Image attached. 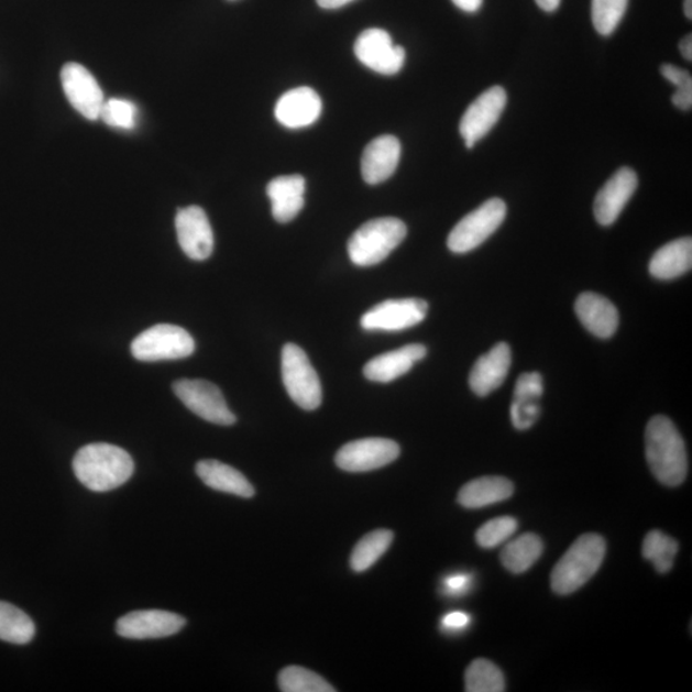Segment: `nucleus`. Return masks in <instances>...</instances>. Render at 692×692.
I'll return each instance as SVG.
<instances>
[{
    "mask_svg": "<svg viewBox=\"0 0 692 692\" xmlns=\"http://www.w3.org/2000/svg\"><path fill=\"white\" fill-rule=\"evenodd\" d=\"M75 476L95 493H108L127 484L134 473L131 455L120 447L95 442L76 453L73 462Z\"/></svg>",
    "mask_w": 692,
    "mask_h": 692,
    "instance_id": "obj_1",
    "label": "nucleus"
},
{
    "mask_svg": "<svg viewBox=\"0 0 692 692\" xmlns=\"http://www.w3.org/2000/svg\"><path fill=\"white\" fill-rule=\"evenodd\" d=\"M645 453L652 474L666 486H680L688 476L685 441L664 416L652 417L645 432Z\"/></svg>",
    "mask_w": 692,
    "mask_h": 692,
    "instance_id": "obj_2",
    "label": "nucleus"
},
{
    "mask_svg": "<svg viewBox=\"0 0 692 692\" xmlns=\"http://www.w3.org/2000/svg\"><path fill=\"white\" fill-rule=\"evenodd\" d=\"M605 540L597 534H585L565 551L551 572V589L558 595H570L594 576L604 561Z\"/></svg>",
    "mask_w": 692,
    "mask_h": 692,
    "instance_id": "obj_3",
    "label": "nucleus"
},
{
    "mask_svg": "<svg viewBox=\"0 0 692 692\" xmlns=\"http://www.w3.org/2000/svg\"><path fill=\"white\" fill-rule=\"evenodd\" d=\"M407 237V227L399 219L384 217L362 224L349 239V259L355 266H375L402 244Z\"/></svg>",
    "mask_w": 692,
    "mask_h": 692,
    "instance_id": "obj_4",
    "label": "nucleus"
},
{
    "mask_svg": "<svg viewBox=\"0 0 692 692\" xmlns=\"http://www.w3.org/2000/svg\"><path fill=\"white\" fill-rule=\"evenodd\" d=\"M283 381L287 394L301 409L315 410L322 403V386L305 350L286 344L282 354Z\"/></svg>",
    "mask_w": 692,
    "mask_h": 692,
    "instance_id": "obj_5",
    "label": "nucleus"
},
{
    "mask_svg": "<svg viewBox=\"0 0 692 692\" xmlns=\"http://www.w3.org/2000/svg\"><path fill=\"white\" fill-rule=\"evenodd\" d=\"M196 350V341L180 326L155 325L140 333L131 343V353L138 361L158 362L183 360Z\"/></svg>",
    "mask_w": 692,
    "mask_h": 692,
    "instance_id": "obj_6",
    "label": "nucleus"
},
{
    "mask_svg": "<svg viewBox=\"0 0 692 692\" xmlns=\"http://www.w3.org/2000/svg\"><path fill=\"white\" fill-rule=\"evenodd\" d=\"M505 216H507V206L504 201L499 198L488 199L455 224L449 233L448 248L457 254L473 251L501 228Z\"/></svg>",
    "mask_w": 692,
    "mask_h": 692,
    "instance_id": "obj_7",
    "label": "nucleus"
},
{
    "mask_svg": "<svg viewBox=\"0 0 692 692\" xmlns=\"http://www.w3.org/2000/svg\"><path fill=\"white\" fill-rule=\"evenodd\" d=\"M184 406L205 421L220 426L237 422L220 388L205 380H178L173 386Z\"/></svg>",
    "mask_w": 692,
    "mask_h": 692,
    "instance_id": "obj_8",
    "label": "nucleus"
},
{
    "mask_svg": "<svg viewBox=\"0 0 692 692\" xmlns=\"http://www.w3.org/2000/svg\"><path fill=\"white\" fill-rule=\"evenodd\" d=\"M354 53L365 67L386 76L400 73L406 62V51L394 45L391 34L383 29L363 31L356 39Z\"/></svg>",
    "mask_w": 692,
    "mask_h": 692,
    "instance_id": "obj_9",
    "label": "nucleus"
},
{
    "mask_svg": "<svg viewBox=\"0 0 692 692\" xmlns=\"http://www.w3.org/2000/svg\"><path fill=\"white\" fill-rule=\"evenodd\" d=\"M400 447L391 439L369 438L348 442L336 457L340 470L370 472L398 460Z\"/></svg>",
    "mask_w": 692,
    "mask_h": 692,
    "instance_id": "obj_10",
    "label": "nucleus"
},
{
    "mask_svg": "<svg viewBox=\"0 0 692 692\" xmlns=\"http://www.w3.org/2000/svg\"><path fill=\"white\" fill-rule=\"evenodd\" d=\"M427 310L429 305L422 299L385 300L363 315L361 326L367 331H402L421 323Z\"/></svg>",
    "mask_w": 692,
    "mask_h": 692,
    "instance_id": "obj_11",
    "label": "nucleus"
},
{
    "mask_svg": "<svg viewBox=\"0 0 692 692\" xmlns=\"http://www.w3.org/2000/svg\"><path fill=\"white\" fill-rule=\"evenodd\" d=\"M186 619L167 611H136L124 614L116 624V633L123 639L152 640L165 639L182 631Z\"/></svg>",
    "mask_w": 692,
    "mask_h": 692,
    "instance_id": "obj_12",
    "label": "nucleus"
},
{
    "mask_svg": "<svg viewBox=\"0 0 692 692\" xmlns=\"http://www.w3.org/2000/svg\"><path fill=\"white\" fill-rule=\"evenodd\" d=\"M507 91L502 87H493L482 92L466 108L460 123V132L469 150H472L479 140L485 138L499 121L507 106Z\"/></svg>",
    "mask_w": 692,
    "mask_h": 692,
    "instance_id": "obj_13",
    "label": "nucleus"
},
{
    "mask_svg": "<svg viewBox=\"0 0 692 692\" xmlns=\"http://www.w3.org/2000/svg\"><path fill=\"white\" fill-rule=\"evenodd\" d=\"M62 87L68 102L85 119L96 121L105 103V95L96 77L79 64H67L61 72Z\"/></svg>",
    "mask_w": 692,
    "mask_h": 692,
    "instance_id": "obj_14",
    "label": "nucleus"
},
{
    "mask_svg": "<svg viewBox=\"0 0 692 692\" xmlns=\"http://www.w3.org/2000/svg\"><path fill=\"white\" fill-rule=\"evenodd\" d=\"M176 232L183 252L194 261H206L213 253L215 238L204 208L190 206L178 209Z\"/></svg>",
    "mask_w": 692,
    "mask_h": 692,
    "instance_id": "obj_15",
    "label": "nucleus"
},
{
    "mask_svg": "<svg viewBox=\"0 0 692 692\" xmlns=\"http://www.w3.org/2000/svg\"><path fill=\"white\" fill-rule=\"evenodd\" d=\"M639 180L633 168L622 167L603 186L594 201V216L602 227L618 220L628 200L633 198Z\"/></svg>",
    "mask_w": 692,
    "mask_h": 692,
    "instance_id": "obj_16",
    "label": "nucleus"
},
{
    "mask_svg": "<svg viewBox=\"0 0 692 692\" xmlns=\"http://www.w3.org/2000/svg\"><path fill=\"white\" fill-rule=\"evenodd\" d=\"M322 112V100L314 89L300 87L278 99L275 116L287 129H301L314 124Z\"/></svg>",
    "mask_w": 692,
    "mask_h": 692,
    "instance_id": "obj_17",
    "label": "nucleus"
},
{
    "mask_svg": "<svg viewBox=\"0 0 692 692\" xmlns=\"http://www.w3.org/2000/svg\"><path fill=\"white\" fill-rule=\"evenodd\" d=\"M402 145L393 135L373 139L365 146L362 155L363 180L370 185H377L391 178L398 168Z\"/></svg>",
    "mask_w": 692,
    "mask_h": 692,
    "instance_id": "obj_18",
    "label": "nucleus"
},
{
    "mask_svg": "<svg viewBox=\"0 0 692 692\" xmlns=\"http://www.w3.org/2000/svg\"><path fill=\"white\" fill-rule=\"evenodd\" d=\"M512 352L508 344H496L474 363L470 373L471 391L484 398L496 391L508 376Z\"/></svg>",
    "mask_w": 692,
    "mask_h": 692,
    "instance_id": "obj_19",
    "label": "nucleus"
},
{
    "mask_svg": "<svg viewBox=\"0 0 692 692\" xmlns=\"http://www.w3.org/2000/svg\"><path fill=\"white\" fill-rule=\"evenodd\" d=\"M574 310L583 328L593 336L608 339L616 333L619 325V315L616 306L609 299L595 293H583L574 305Z\"/></svg>",
    "mask_w": 692,
    "mask_h": 692,
    "instance_id": "obj_20",
    "label": "nucleus"
},
{
    "mask_svg": "<svg viewBox=\"0 0 692 692\" xmlns=\"http://www.w3.org/2000/svg\"><path fill=\"white\" fill-rule=\"evenodd\" d=\"M427 349L421 344H410L373 358L364 365L363 373L373 383H392L406 375L415 363L422 361Z\"/></svg>",
    "mask_w": 692,
    "mask_h": 692,
    "instance_id": "obj_21",
    "label": "nucleus"
},
{
    "mask_svg": "<svg viewBox=\"0 0 692 692\" xmlns=\"http://www.w3.org/2000/svg\"><path fill=\"white\" fill-rule=\"evenodd\" d=\"M272 216L279 223L290 222L305 208L306 180L300 175L278 176L267 185Z\"/></svg>",
    "mask_w": 692,
    "mask_h": 692,
    "instance_id": "obj_22",
    "label": "nucleus"
},
{
    "mask_svg": "<svg viewBox=\"0 0 692 692\" xmlns=\"http://www.w3.org/2000/svg\"><path fill=\"white\" fill-rule=\"evenodd\" d=\"M543 383L540 373L527 372L516 383L515 399L510 407L513 426L519 431L531 429L540 417Z\"/></svg>",
    "mask_w": 692,
    "mask_h": 692,
    "instance_id": "obj_23",
    "label": "nucleus"
},
{
    "mask_svg": "<svg viewBox=\"0 0 692 692\" xmlns=\"http://www.w3.org/2000/svg\"><path fill=\"white\" fill-rule=\"evenodd\" d=\"M196 472L208 487L217 492L245 497V499L255 495L251 482L243 473L229 464L215 460L200 461L196 465Z\"/></svg>",
    "mask_w": 692,
    "mask_h": 692,
    "instance_id": "obj_24",
    "label": "nucleus"
},
{
    "mask_svg": "<svg viewBox=\"0 0 692 692\" xmlns=\"http://www.w3.org/2000/svg\"><path fill=\"white\" fill-rule=\"evenodd\" d=\"M515 493L512 481L501 476H486L470 481L460 494L458 503L466 509H479L504 501Z\"/></svg>",
    "mask_w": 692,
    "mask_h": 692,
    "instance_id": "obj_25",
    "label": "nucleus"
},
{
    "mask_svg": "<svg viewBox=\"0 0 692 692\" xmlns=\"http://www.w3.org/2000/svg\"><path fill=\"white\" fill-rule=\"evenodd\" d=\"M692 267V240L682 238L671 241L652 255L649 271L658 279H673L686 274Z\"/></svg>",
    "mask_w": 692,
    "mask_h": 692,
    "instance_id": "obj_26",
    "label": "nucleus"
},
{
    "mask_svg": "<svg viewBox=\"0 0 692 692\" xmlns=\"http://www.w3.org/2000/svg\"><path fill=\"white\" fill-rule=\"evenodd\" d=\"M542 550L543 543L540 536L527 532L518 536L503 548L501 561L509 572L525 573L539 561Z\"/></svg>",
    "mask_w": 692,
    "mask_h": 692,
    "instance_id": "obj_27",
    "label": "nucleus"
},
{
    "mask_svg": "<svg viewBox=\"0 0 692 692\" xmlns=\"http://www.w3.org/2000/svg\"><path fill=\"white\" fill-rule=\"evenodd\" d=\"M36 633L34 620L18 606L0 602V640L26 645L33 641Z\"/></svg>",
    "mask_w": 692,
    "mask_h": 692,
    "instance_id": "obj_28",
    "label": "nucleus"
},
{
    "mask_svg": "<svg viewBox=\"0 0 692 692\" xmlns=\"http://www.w3.org/2000/svg\"><path fill=\"white\" fill-rule=\"evenodd\" d=\"M393 540L394 534L388 530H376L365 535L358 541L350 556L352 570L361 573L371 569L391 548Z\"/></svg>",
    "mask_w": 692,
    "mask_h": 692,
    "instance_id": "obj_29",
    "label": "nucleus"
},
{
    "mask_svg": "<svg viewBox=\"0 0 692 692\" xmlns=\"http://www.w3.org/2000/svg\"><path fill=\"white\" fill-rule=\"evenodd\" d=\"M679 553V542L662 531H650L645 536L642 557L650 561L659 573L672 570L675 556Z\"/></svg>",
    "mask_w": 692,
    "mask_h": 692,
    "instance_id": "obj_30",
    "label": "nucleus"
},
{
    "mask_svg": "<svg viewBox=\"0 0 692 692\" xmlns=\"http://www.w3.org/2000/svg\"><path fill=\"white\" fill-rule=\"evenodd\" d=\"M465 691L502 692L505 691L504 674L501 668L487 659H476L466 668Z\"/></svg>",
    "mask_w": 692,
    "mask_h": 692,
    "instance_id": "obj_31",
    "label": "nucleus"
},
{
    "mask_svg": "<svg viewBox=\"0 0 692 692\" xmlns=\"http://www.w3.org/2000/svg\"><path fill=\"white\" fill-rule=\"evenodd\" d=\"M278 686L284 692H336L320 674L307 668L290 666L278 674Z\"/></svg>",
    "mask_w": 692,
    "mask_h": 692,
    "instance_id": "obj_32",
    "label": "nucleus"
},
{
    "mask_svg": "<svg viewBox=\"0 0 692 692\" xmlns=\"http://www.w3.org/2000/svg\"><path fill=\"white\" fill-rule=\"evenodd\" d=\"M628 0H593L591 18L594 28L603 36L616 31L627 10Z\"/></svg>",
    "mask_w": 692,
    "mask_h": 692,
    "instance_id": "obj_33",
    "label": "nucleus"
},
{
    "mask_svg": "<svg viewBox=\"0 0 692 692\" xmlns=\"http://www.w3.org/2000/svg\"><path fill=\"white\" fill-rule=\"evenodd\" d=\"M99 119L113 129L132 130L138 122V107L127 99H108L105 100Z\"/></svg>",
    "mask_w": 692,
    "mask_h": 692,
    "instance_id": "obj_34",
    "label": "nucleus"
},
{
    "mask_svg": "<svg viewBox=\"0 0 692 692\" xmlns=\"http://www.w3.org/2000/svg\"><path fill=\"white\" fill-rule=\"evenodd\" d=\"M517 528L518 523L516 518L509 516L494 518L479 528L476 534L477 543L485 549L499 547L516 534Z\"/></svg>",
    "mask_w": 692,
    "mask_h": 692,
    "instance_id": "obj_35",
    "label": "nucleus"
},
{
    "mask_svg": "<svg viewBox=\"0 0 692 692\" xmlns=\"http://www.w3.org/2000/svg\"><path fill=\"white\" fill-rule=\"evenodd\" d=\"M442 585L449 595H463L472 585V576L469 573H455L448 576Z\"/></svg>",
    "mask_w": 692,
    "mask_h": 692,
    "instance_id": "obj_36",
    "label": "nucleus"
},
{
    "mask_svg": "<svg viewBox=\"0 0 692 692\" xmlns=\"http://www.w3.org/2000/svg\"><path fill=\"white\" fill-rule=\"evenodd\" d=\"M660 74L663 75L666 80L674 85L675 89L692 85L691 74L686 72V69L673 65H662V67H660Z\"/></svg>",
    "mask_w": 692,
    "mask_h": 692,
    "instance_id": "obj_37",
    "label": "nucleus"
},
{
    "mask_svg": "<svg viewBox=\"0 0 692 692\" xmlns=\"http://www.w3.org/2000/svg\"><path fill=\"white\" fill-rule=\"evenodd\" d=\"M470 624L471 617L464 612H452L441 619V627L449 633L462 631V629L469 627Z\"/></svg>",
    "mask_w": 692,
    "mask_h": 692,
    "instance_id": "obj_38",
    "label": "nucleus"
},
{
    "mask_svg": "<svg viewBox=\"0 0 692 692\" xmlns=\"http://www.w3.org/2000/svg\"><path fill=\"white\" fill-rule=\"evenodd\" d=\"M672 103L682 111H690L692 107V85L675 89L672 96Z\"/></svg>",
    "mask_w": 692,
    "mask_h": 692,
    "instance_id": "obj_39",
    "label": "nucleus"
},
{
    "mask_svg": "<svg viewBox=\"0 0 692 692\" xmlns=\"http://www.w3.org/2000/svg\"><path fill=\"white\" fill-rule=\"evenodd\" d=\"M460 10L469 13L477 12L484 0H452Z\"/></svg>",
    "mask_w": 692,
    "mask_h": 692,
    "instance_id": "obj_40",
    "label": "nucleus"
},
{
    "mask_svg": "<svg viewBox=\"0 0 692 692\" xmlns=\"http://www.w3.org/2000/svg\"><path fill=\"white\" fill-rule=\"evenodd\" d=\"M352 2H354V0H317L318 6L325 8V10H338V8Z\"/></svg>",
    "mask_w": 692,
    "mask_h": 692,
    "instance_id": "obj_41",
    "label": "nucleus"
},
{
    "mask_svg": "<svg viewBox=\"0 0 692 692\" xmlns=\"http://www.w3.org/2000/svg\"><path fill=\"white\" fill-rule=\"evenodd\" d=\"M680 51L682 53L683 58L691 62L692 61V37L691 34L686 35L682 39L680 43Z\"/></svg>",
    "mask_w": 692,
    "mask_h": 692,
    "instance_id": "obj_42",
    "label": "nucleus"
},
{
    "mask_svg": "<svg viewBox=\"0 0 692 692\" xmlns=\"http://www.w3.org/2000/svg\"><path fill=\"white\" fill-rule=\"evenodd\" d=\"M536 3L546 12H554L558 10L561 0H536Z\"/></svg>",
    "mask_w": 692,
    "mask_h": 692,
    "instance_id": "obj_43",
    "label": "nucleus"
},
{
    "mask_svg": "<svg viewBox=\"0 0 692 692\" xmlns=\"http://www.w3.org/2000/svg\"><path fill=\"white\" fill-rule=\"evenodd\" d=\"M691 4H692V0H685V3H683V10H685V14H686V18L689 20L692 19V6Z\"/></svg>",
    "mask_w": 692,
    "mask_h": 692,
    "instance_id": "obj_44",
    "label": "nucleus"
}]
</instances>
